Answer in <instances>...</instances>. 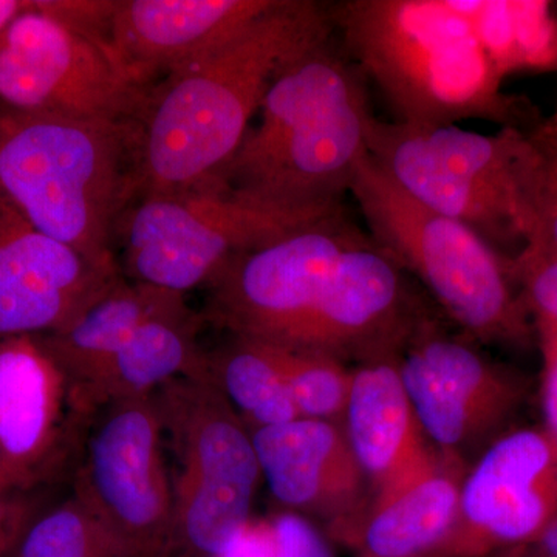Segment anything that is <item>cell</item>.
I'll return each instance as SVG.
<instances>
[{
    "instance_id": "22",
    "label": "cell",
    "mask_w": 557,
    "mask_h": 557,
    "mask_svg": "<svg viewBox=\"0 0 557 557\" xmlns=\"http://www.w3.org/2000/svg\"><path fill=\"white\" fill-rule=\"evenodd\" d=\"M185 295L121 276L65 327L36 336L67 376L69 388L84 383L149 319L185 306Z\"/></svg>"
},
{
    "instance_id": "6",
    "label": "cell",
    "mask_w": 557,
    "mask_h": 557,
    "mask_svg": "<svg viewBox=\"0 0 557 557\" xmlns=\"http://www.w3.org/2000/svg\"><path fill=\"white\" fill-rule=\"evenodd\" d=\"M527 143L528 132L519 127L483 135L457 126L388 123L375 115L368 129L369 156L398 186L424 207L469 226L498 252L527 244L520 193Z\"/></svg>"
},
{
    "instance_id": "7",
    "label": "cell",
    "mask_w": 557,
    "mask_h": 557,
    "mask_svg": "<svg viewBox=\"0 0 557 557\" xmlns=\"http://www.w3.org/2000/svg\"><path fill=\"white\" fill-rule=\"evenodd\" d=\"M339 212L269 207L219 178L141 197L120 223L124 270L131 281L186 295L208 285L237 256Z\"/></svg>"
},
{
    "instance_id": "19",
    "label": "cell",
    "mask_w": 557,
    "mask_h": 557,
    "mask_svg": "<svg viewBox=\"0 0 557 557\" xmlns=\"http://www.w3.org/2000/svg\"><path fill=\"white\" fill-rule=\"evenodd\" d=\"M398 362V357L380 358L351 370L341 424L373 498L428 474L445 460L418 423Z\"/></svg>"
},
{
    "instance_id": "34",
    "label": "cell",
    "mask_w": 557,
    "mask_h": 557,
    "mask_svg": "<svg viewBox=\"0 0 557 557\" xmlns=\"http://www.w3.org/2000/svg\"><path fill=\"white\" fill-rule=\"evenodd\" d=\"M547 126L549 127V129H552L553 134H555V135H556V137H557V127H556V126H553V124H552V123H547Z\"/></svg>"
},
{
    "instance_id": "5",
    "label": "cell",
    "mask_w": 557,
    "mask_h": 557,
    "mask_svg": "<svg viewBox=\"0 0 557 557\" xmlns=\"http://www.w3.org/2000/svg\"><path fill=\"white\" fill-rule=\"evenodd\" d=\"M348 193L361 209L370 239L426 285L469 339L530 346L533 325L509 258L469 226L410 197L369 153Z\"/></svg>"
},
{
    "instance_id": "17",
    "label": "cell",
    "mask_w": 557,
    "mask_h": 557,
    "mask_svg": "<svg viewBox=\"0 0 557 557\" xmlns=\"http://www.w3.org/2000/svg\"><path fill=\"white\" fill-rule=\"evenodd\" d=\"M78 435L67 376L39 339L0 341V469L20 487L47 485Z\"/></svg>"
},
{
    "instance_id": "10",
    "label": "cell",
    "mask_w": 557,
    "mask_h": 557,
    "mask_svg": "<svg viewBox=\"0 0 557 557\" xmlns=\"http://www.w3.org/2000/svg\"><path fill=\"white\" fill-rule=\"evenodd\" d=\"M368 237L339 212L244 252L209 282L201 318L237 338L298 347L341 256Z\"/></svg>"
},
{
    "instance_id": "33",
    "label": "cell",
    "mask_w": 557,
    "mask_h": 557,
    "mask_svg": "<svg viewBox=\"0 0 557 557\" xmlns=\"http://www.w3.org/2000/svg\"><path fill=\"white\" fill-rule=\"evenodd\" d=\"M16 487H20L16 485V482H14L7 472H3L2 469H0V493H5V491L9 490H16Z\"/></svg>"
},
{
    "instance_id": "12",
    "label": "cell",
    "mask_w": 557,
    "mask_h": 557,
    "mask_svg": "<svg viewBox=\"0 0 557 557\" xmlns=\"http://www.w3.org/2000/svg\"><path fill=\"white\" fill-rule=\"evenodd\" d=\"M398 366L429 443L465 469L515 428L527 401L519 373L487 358L468 336L446 335L432 319L410 341Z\"/></svg>"
},
{
    "instance_id": "36",
    "label": "cell",
    "mask_w": 557,
    "mask_h": 557,
    "mask_svg": "<svg viewBox=\"0 0 557 557\" xmlns=\"http://www.w3.org/2000/svg\"><path fill=\"white\" fill-rule=\"evenodd\" d=\"M556 70H557V67H556Z\"/></svg>"
},
{
    "instance_id": "31",
    "label": "cell",
    "mask_w": 557,
    "mask_h": 557,
    "mask_svg": "<svg viewBox=\"0 0 557 557\" xmlns=\"http://www.w3.org/2000/svg\"><path fill=\"white\" fill-rule=\"evenodd\" d=\"M507 557H557V519L549 523L533 542Z\"/></svg>"
},
{
    "instance_id": "3",
    "label": "cell",
    "mask_w": 557,
    "mask_h": 557,
    "mask_svg": "<svg viewBox=\"0 0 557 557\" xmlns=\"http://www.w3.org/2000/svg\"><path fill=\"white\" fill-rule=\"evenodd\" d=\"M0 193L40 233L101 267L138 199L135 124L0 110Z\"/></svg>"
},
{
    "instance_id": "4",
    "label": "cell",
    "mask_w": 557,
    "mask_h": 557,
    "mask_svg": "<svg viewBox=\"0 0 557 557\" xmlns=\"http://www.w3.org/2000/svg\"><path fill=\"white\" fill-rule=\"evenodd\" d=\"M348 57L401 123L518 127L519 106L478 36L448 0H344L329 7Z\"/></svg>"
},
{
    "instance_id": "30",
    "label": "cell",
    "mask_w": 557,
    "mask_h": 557,
    "mask_svg": "<svg viewBox=\"0 0 557 557\" xmlns=\"http://www.w3.org/2000/svg\"><path fill=\"white\" fill-rule=\"evenodd\" d=\"M544 359L541 384V406L544 423L553 438L557 442V341L539 343Z\"/></svg>"
},
{
    "instance_id": "14",
    "label": "cell",
    "mask_w": 557,
    "mask_h": 557,
    "mask_svg": "<svg viewBox=\"0 0 557 557\" xmlns=\"http://www.w3.org/2000/svg\"><path fill=\"white\" fill-rule=\"evenodd\" d=\"M406 271L370 236L348 248L330 276L298 347L330 357H398L429 321Z\"/></svg>"
},
{
    "instance_id": "26",
    "label": "cell",
    "mask_w": 557,
    "mask_h": 557,
    "mask_svg": "<svg viewBox=\"0 0 557 557\" xmlns=\"http://www.w3.org/2000/svg\"><path fill=\"white\" fill-rule=\"evenodd\" d=\"M520 193L528 220V242L557 252V137L544 124L528 132L520 164Z\"/></svg>"
},
{
    "instance_id": "2",
    "label": "cell",
    "mask_w": 557,
    "mask_h": 557,
    "mask_svg": "<svg viewBox=\"0 0 557 557\" xmlns=\"http://www.w3.org/2000/svg\"><path fill=\"white\" fill-rule=\"evenodd\" d=\"M364 75L325 42L282 70L258 127L220 171L240 196L292 211L338 209L369 153Z\"/></svg>"
},
{
    "instance_id": "27",
    "label": "cell",
    "mask_w": 557,
    "mask_h": 557,
    "mask_svg": "<svg viewBox=\"0 0 557 557\" xmlns=\"http://www.w3.org/2000/svg\"><path fill=\"white\" fill-rule=\"evenodd\" d=\"M508 265L536 325L539 343L557 341V252L528 242Z\"/></svg>"
},
{
    "instance_id": "16",
    "label": "cell",
    "mask_w": 557,
    "mask_h": 557,
    "mask_svg": "<svg viewBox=\"0 0 557 557\" xmlns=\"http://www.w3.org/2000/svg\"><path fill=\"white\" fill-rule=\"evenodd\" d=\"M121 276L40 233L0 193V341L58 332Z\"/></svg>"
},
{
    "instance_id": "9",
    "label": "cell",
    "mask_w": 557,
    "mask_h": 557,
    "mask_svg": "<svg viewBox=\"0 0 557 557\" xmlns=\"http://www.w3.org/2000/svg\"><path fill=\"white\" fill-rule=\"evenodd\" d=\"M73 496L97 516L123 557H174V490L156 394L113 403L87 424Z\"/></svg>"
},
{
    "instance_id": "28",
    "label": "cell",
    "mask_w": 557,
    "mask_h": 557,
    "mask_svg": "<svg viewBox=\"0 0 557 557\" xmlns=\"http://www.w3.org/2000/svg\"><path fill=\"white\" fill-rule=\"evenodd\" d=\"M50 505L47 485L0 493V557H13L28 528Z\"/></svg>"
},
{
    "instance_id": "24",
    "label": "cell",
    "mask_w": 557,
    "mask_h": 557,
    "mask_svg": "<svg viewBox=\"0 0 557 557\" xmlns=\"http://www.w3.org/2000/svg\"><path fill=\"white\" fill-rule=\"evenodd\" d=\"M267 346L299 417L343 424L351 376L346 362L311 348Z\"/></svg>"
},
{
    "instance_id": "18",
    "label": "cell",
    "mask_w": 557,
    "mask_h": 557,
    "mask_svg": "<svg viewBox=\"0 0 557 557\" xmlns=\"http://www.w3.org/2000/svg\"><path fill=\"white\" fill-rule=\"evenodd\" d=\"M274 0H116L109 44L150 89L160 78L239 35Z\"/></svg>"
},
{
    "instance_id": "20",
    "label": "cell",
    "mask_w": 557,
    "mask_h": 557,
    "mask_svg": "<svg viewBox=\"0 0 557 557\" xmlns=\"http://www.w3.org/2000/svg\"><path fill=\"white\" fill-rule=\"evenodd\" d=\"M201 321L188 304L149 319L97 372L69 388L70 416L87 428L113 403L149 397L171 381L205 379V354L197 341Z\"/></svg>"
},
{
    "instance_id": "35",
    "label": "cell",
    "mask_w": 557,
    "mask_h": 557,
    "mask_svg": "<svg viewBox=\"0 0 557 557\" xmlns=\"http://www.w3.org/2000/svg\"><path fill=\"white\" fill-rule=\"evenodd\" d=\"M549 123H552L553 126L557 127V115L555 116V119H553V121H549Z\"/></svg>"
},
{
    "instance_id": "15",
    "label": "cell",
    "mask_w": 557,
    "mask_h": 557,
    "mask_svg": "<svg viewBox=\"0 0 557 557\" xmlns=\"http://www.w3.org/2000/svg\"><path fill=\"white\" fill-rule=\"evenodd\" d=\"M271 496L282 508L324 523L344 544L372 505V487L339 423L296 418L249 429Z\"/></svg>"
},
{
    "instance_id": "13",
    "label": "cell",
    "mask_w": 557,
    "mask_h": 557,
    "mask_svg": "<svg viewBox=\"0 0 557 557\" xmlns=\"http://www.w3.org/2000/svg\"><path fill=\"white\" fill-rule=\"evenodd\" d=\"M557 519V442L544 426L509 429L465 472L453 533L432 557H507Z\"/></svg>"
},
{
    "instance_id": "29",
    "label": "cell",
    "mask_w": 557,
    "mask_h": 557,
    "mask_svg": "<svg viewBox=\"0 0 557 557\" xmlns=\"http://www.w3.org/2000/svg\"><path fill=\"white\" fill-rule=\"evenodd\" d=\"M36 7L73 30L110 46L116 0H36Z\"/></svg>"
},
{
    "instance_id": "11",
    "label": "cell",
    "mask_w": 557,
    "mask_h": 557,
    "mask_svg": "<svg viewBox=\"0 0 557 557\" xmlns=\"http://www.w3.org/2000/svg\"><path fill=\"white\" fill-rule=\"evenodd\" d=\"M149 89L108 44L35 5L0 35V101L16 112L91 121L135 120Z\"/></svg>"
},
{
    "instance_id": "1",
    "label": "cell",
    "mask_w": 557,
    "mask_h": 557,
    "mask_svg": "<svg viewBox=\"0 0 557 557\" xmlns=\"http://www.w3.org/2000/svg\"><path fill=\"white\" fill-rule=\"evenodd\" d=\"M333 32L329 7L274 0L228 42L153 84L134 120L138 199L218 177L278 73Z\"/></svg>"
},
{
    "instance_id": "8",
    "label": "cell",
    "mask_w": 557,
    "mask_h": 557,
    "mask_svg": "<svg viewBox=\"0 0 557 557\" xmlns=\"http://www.w3.org/2000/svg\"><path fill=\"white\" fill-rule=\"evenodd\" d=\"M156 399L178 463L174 557H222L262 480L251 431L207 379L171 381Z\"/></svg>"
},
{
    "instance_id": "32",
    "label": "cell",
    "mask_w": 557,
    "mask_h": 557,
    "mask_svg": "<svg viewBox=\"0 0 557 557\" xmlns=\"http://www.w3.org/2000/svg\"><path fill=\"white\" fill-rule=\"evenodd\" d=\"M35 0H0V35L5 32L11 22L20 17L22 13L33 9Z\"/></svg>"
},
{
    "instance_id": "23",
    "label": "cell",
    "mask_w": 557,
    "mask_h": 557,
    "mask_svg": "<svg viewBox=\"0 0 557 557\" xmlns=\"http://www.w3.org/2000/svg\"><path fill=\"white\" fill-rule=\"evenodd\" d=\"M205 379L236 409L249 429L300 418L269 346L231 336L205 354Z\"/></svg>"
},
{
    "instance_id": "25",
    "label": "cell",
    "mask_w": 557,
    "mask_h": 557,
    "mask_svg": "<svg viewBox=\"0 0 557 557\" xmlns=\"http://www.w3.org/2000/svg\"><path fill=\"white\" fill-rule=\"evenodd\" d=\"M13 557H123L97 516L72 496L32 523Z\"/></svg>"
},
{
    "instance_id": "21",
    "label": "cell",
    "mask_w": 557,
    "mask_h": 557,
    "mask_svg": "<svg viewBox=\"0 0 557 557\" xmlns=\"http://www.w3.org/2000/svg\"><path fill=\"white\" fill-rule=\"evenodd\" d=\"M465 472L445 458L428 474L373 498L368 515L343 545L358 557L437 555L456 527Z\"/></svg>"
}]
</instances>
